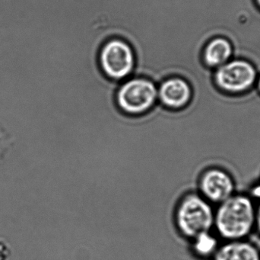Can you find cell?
Returning a JSON list of instances; mask_svg holds the SVG:
<instances>
[{"label":"cell","mask_w":260,"mask_h":260,"mask_svg":"<svg viewBox=\"0 0 260 260\" xmlns=\"http://www.w3.org/2000/svg\"><path fill=\"white\" fill-rule=\"evenodd\" d=\"M257 203L247 192H238L215 206L213 230L221 241L249 239L256 227Z\"/></svg>","instance_id":"cell-1"},{"label":"cell","mask_w":260,"mask_h":260,"mask_svg":"<svg viewBox=\"0 0 260 260\" xmlns=\"http://www.w3.org/2000/svg\"><path fill=\"white\" fill-rule=\"evenodd\" d=\"M215 206L197 191L183 195L174 210L176 228L182 238L190 241L203 232L213 230Z\"/></svg>","instance_id":"cell-2"},{"label":"cell","mask_w":260,"mask_h":260,"mask_svg":"<svg viewBox=\"0 0 260 260\" xmlns=\"http://www.w3.org/2000/svg\"><path fill=\"white\" fill-rule=\"evenodd\" d=\"M258 75L256 66L248 60L232 58L213 70L212 81L221 93L229 96H241L255 86Z\"/></svg>","instance_id":"cell-3"},{"label":"cell","mask_w":260,"mask_h":260,"mask_svg":"<svg viewBox=\"0 0 260 260\" xmlns=\"http://www.w3.org/2000/svg\"><path fill=\"white\" fill-rule=\"evenodd\" d=\"M115 100L119 109L125 114L142 115L158 102L157 86L146 78L130 77L119 87Z\"/></svg>","instance_id":"cell-4"},{"label":"cell","mask_w":260,"mask_h":260,"mask_svg":"<svg viewBox=\"0 0 260 260\" xmlns=\"http://www.w3.org/2000/svg\"><path fill=\"white\" fill-rule=\"evenodd\" d=\"M99 61L104 74L118 82L131 77L136 67L134 51L126 41L120 38H113L104 44Z\"/></svg>","instance_id":"cell-5"},{"label":"cell","mask_w":260,"mask_h":260,"mask_svg":"<svg viewBox=\"0 0 260 260\" xmlns=\"http://www.w3.org/2000/svg\"><path fill=\"white\" fill-rule=\"evenodd\" d=\"M196 189L203 198L216 206L236 193L237 183L225 168L210 165L199 172Z\"/></svg>","instance_id":"cell-6"},{"label":"cell","mask_w":260,"mask_h":260,"mask_svg":"<svg viewBox=\"0 0 260 260\" xmlns=\"http://www.w3.org/2000/svg\"><path fill=\"white\" fill-rule=\"evenodd\" d=\"M158 102L168 109L179 111L190 104L192 90L190 84L181 77L173 76L157 86Z\"/></svg>","instance_id":"cell-7"},{"label":"cell","mask_w":260,"mask_h":260,"mask_svg":"<svg viewBox=\"0 0 260 260\" xmlns=\"http://www.w3.org/2000/svg\"><path fill=\"white\" fill-rule=\"evenodd\" d=\"M232 41L224 36H215L205 43L201 52V61L205 68L215 70L233 58Z\"/></svg>","instance_id":"cell-8"},{"label":"cell","mask_w":260,"mask_h":260,"mask_svg":"<svg viewBox=\"0 0 260 260\" xmlns=\"http://www.w3.org/2000/svg\"><path fill=\"white\" fill-rule=\"evenodd\" d=\"M212 260H260V248L250 239L222 241Z\"/></svg>","instance_id":"cell-9"},{"label":"cell","mask_w":260,"mask_h":260,"mask_svg":"<svg viewBox=\"0 0 260 260\" xmlns=\"http://www.w3.org/2000/svg\"><path fill=\"white\" fill-rule=\"evenodd\" d=\"M221 240L213 230L203 232L188 241V249L196 260H212L218 251Z\"/></svg>","instance_id":"cell-10"},{"label":"cell","mask_w":260,"mask_h":260,"mask_svg":"<svg viewBox=\"0 0 260 260\" xmlns=\"http://www.w3.org/2000/svg\"><path fill=\"white\" fill-rule=\"evenodd\" d=\"M247 193L256 203H260V174L259 177L252 183Z\"/></svg>","instance_id":"cell-11"},{"label":"cell","mask_w":260,"mask_h":260,"mask_svg":"<svg viewBox=\"0 0 260 260\" xmlns=\"http://www.w3.org/2000/svg\"><path fill=\"white\" fill-rule=\"evenodd\" d=\"M255 232L260 237V203L256 205V227Z\"/></svg>","instance_id":"cell-12"},{"label":"cell","mask_w":260,"mask_h":260,"mask_svg":"<svg viewBox=\"0 0 260 260\" xmlns=\"http://www.w3.org/2000/svg\"><path fill=\"white\" fill-rule=\"evenodd\" d=\"M256 87L257 89L258 93L260 95V74L258 75L257 79H256Z\"/></svg>","instance_id":"cell-13"},{"label":"cell","mask_w":260,"mask_h":260,"mask_svg":"<svg viewBox=\"0 0 260 260\" xmlns=\"http://www.w3.org/2000/svg\"><path fill=\"white\" fill-rule=\"evenodd\" d=\"M255 3H256V6L260 9V0H254Z\"/></svg>","instance_id":"cell-14"}]
</instances>
